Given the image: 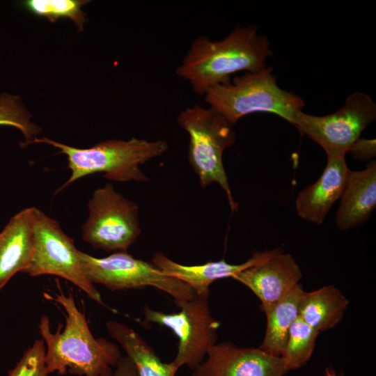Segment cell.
Returning <instances> with one entry per match:
<instances>
[{
	"label": "cell",
	"mask_w": 376,
	"mask_h": 376,
	"mask_svg": "<svg viewBox=\"0 0 376 376\" xmlns=\"http://www.w3.org/2000/svg\"><path fill=\"white\" fill-rule=\"evenodd\" d=\"M31 118L19 96L6 93L0 95V125L18 129L26 139L24 146L31 143L41 130Z\"/></svg>",
	"instance_id": "obj_22"
},
{
	"label": "cell",
	"mask_w": 376,
	"mask_h": 376,
	"mask_svg": "<svg viewBox=\"0 0 376 376\" xmlns=\"http://www.w3.org/2000/svg\"><path fill=\"white\" fill-rule=\"evenodd\" d=\"M319 332L299 317L291 326L281 353L285 369L289 371L305 366L310 360Z\"/></svg>",
	"instance_id": "obj_20"
},
{
	"label": "cell",
	"mask_w": 376,
	"mask_h": 376,
	"mask_svg": "<svg viewBox=\"0 0 376 376\" xmlns=\"http://www.w3.org/2000/svg\"><path fill=\"white\" fill-rule=\"evenodd\" d=\"M114 368V370L113 368L107 370L100 376H138L134 363L127 355L121 356Z\"/></svg>",
	"instance_id": "obj_25"
},
{
	"label": "cell",
	"mask_w": 376,
	"mask_h": 376,
	"mask_svg": "<svg viewBox=\"0 0 376 376\" xmlns=\"http://www.w3.org/2000/svg\"><path fill=\"white\" fill-rule=\"evenodd\" d=\"M82 271L94 285H102L112 291L155 288L168 294L178 305L196 296L188 285L165 275L152 263L136 258L127 251L114 252L95 258L79 250Z\"/></svg>",
	"instance_id": "obj_6"
},
{
	"label": "cell",
	"mask_w": 376,
	"mask_h": 376,
	"mask_svg": "<svg viewBox=\"0 0 376 376\" xmlns=\"http://www.w3.org/2000/svg\"><path fill=\"white\" fill-rule=\"evenodd\" d=\"M54 297L44 293L65 311V325L61 332L59 324L56 332L50 329L47 316L39 323L40 334L46 349L45 364L48 373H70L78 376H100L115 367L121 357L120 347L105 338H95L90 331L85 315L77 306L71 292L65 295L59 288Z\"/></svg>",
	"instance_id": "obj_2"
},
{
	"label": "cell",
	"mask_w": 376,
	"mask_h": 376,
	"mask_svg": "<svg viewBox=\"0 0 376 376\" xmlns=\"http://www.w3.org/2000/svg\"><path fill=\"white\" fill-rule=\"evenodd\" d=\"M206 357L191 376H283L288 372L281 357L229 341L216 343Z\"/></svg>",
	"instance_id": "obj_11"
},
{
	"label": "cell",
	"mask_w": 376,
	"mask_h": 376,
	"mask_svg": "<svg viewBox=\"0 0 376 376\" xmlns=\"http://www.w3.org/2000/svg\"><path fill=\"white\" fill-rule=\"evenodd\" d=\"M177 123L189 134L187 159L201 187L217 183L225 192L231 210L237 212L238 204L232 195L223 164L225 149L236 141L234 125L214 108L198 104L182 110Z\"/></svg>",
	"instance_id": "obj_5"
},
{
	"label": "cell",
	"mask_w": 376,
	"mask_h": 376,
	"mask_svg": "<svg viewBox=\"0 0 376 376\" xmlns=\"http://www.w3.org/2000/svg\"><path fill=\"white\" fill-rule=\"evenodd\" d=\"M273 68L265 66L235 77L233 81L216 84L204 94L205 101L233 125L255 112L274 113L292 123L305 105L293 92L279 86Z\"/></svg>",
	"instance_id": "obj_4"
},
{
	"label": "cell",
	"mask_w": 376,
	"mask_h": 376,
	"mask_svg": "<svg viewBox=\"0 0 376 376\" xmlns=\"http://www.w3.org/2000/svg\"><path fill=\"white\" fill-rule=\"evenodd\" d=\"M349 171L345 156H327V165L319 179L297 196L298 215L306 221L321 224L333 204L340 198Z\"/></svg>",
	"instance_id": "obj_14"
},
{
	"label": "cell",
	"mask_w": 376,
	"mask_h": 376,
	"mask_svg": "<svg viewBox=\"0 0 376 376\" xmlns=\"http://www.w3.org/2000/svg\"><path fill=\"white\" fill-rule=\"evenodd\" d=\"M283 251L281 248L257 251L241 264H230L224 259L210 261L201 265H185L178 263L162 251H156L152 258V263L165 275L176 279L188 285L196 295H209L210 284L216 280L233 278L235 274L269 259Z\"/></svg>",
	"instance_id": "obj_13"
},
{
	"label": "cell",
	"mask_w": 376,
	"mask_h": 376,
	"mask_svg": "<svg viewBox=\"0 0 376 376\" xmlns=\"http://www.w3.org/2000/svg\"><path fill=\"white\" fill-rule=\"evenodd\" d=\"M348 305L349 301L341 291L329 285L304 292L299 306V317L320 333L336 327Z\"/></svg>",
	"instance_id": "obj_18"
},
{
	"label": "cell",
	"mask_w": 376,
	"mask_h": 376,
	"mask_svg": "<svg viewBox=\"0 0 376 376\" xmlns=\"http://www.w3.org/2000/svg\"><path fill=\"white\" fill-rule=\"evenodd\" d=\"M304 292L301 284L299 283L287 295L263 311L266 315L267 327L260 349L281 357L290 329L299 317V306Z\"/></svg>",
	"instance_id": "obj_19"
},
{
	"label": "cell",
	"mask_w": 376,
	"mask_h": 376,
	"mask_svg": "<svg viewBox=\"0 0 376 376\" xmlns=\"http://www.w3.org/2000/svg\"><path fill=\"white\" fill-rule=\"evenodd\" d=\"M33 207L15 214L0 233V290L16 273L24 272L34 248Z\"/></svg>",
	"instance_id": "obj_15"
},
{
	"label": "cell",
	"mask_w": 376,
	"mask_h": 376,
	"mask_svg": "<svg viewBox=\"0 0 376 376\" xmlns=\"http://www.w3.org/2000/svg\"><path fill=\"white\" fill-rule=\"evenodd\" d=\"M109 334L134 363L138 376H175L179 367L173 361L163 362L155 350L129 326L116 320L106 324Z\"/></svg>",
	"instance_id": "obj_17"
},
{
	"label": "cell",
	"mask_w": 376,
	"mask_h": 376,
	"mask_svg": "<svg viewBox=\"0 0 376 376\" xmlns=\"http://www.w3.org/2000/svg\"><path fill=\"white\" fill-rule=\"evenodd\" d=\"M272 54L268 38L258 33L256 25L237 26L221 40L196 38L175 72L195 93L204 95L211 86L230 81L235 72L265 68Z\"/></svg>",
	"instance_id": "obj_1"
},
{
	"label": "cell",
	"mask_w": 376,
	"mask_h": 376,
	"mask_svg": "<svg viewBox=\"0 0 376 376\" xmlns=\"http://www.w3.org/2000/svg\"><path fill=\"white\" fill-rule=\"evenodd\" d=\"M375 118L376 104L373 99L365 93L356 91L335 113L320 116L301 111L291 124L320 145L327 156H345Z\"/></svg>",
	"instance_id": "obj_10"
},
{
	"label": "cell",
	"mask_w": 376,
	"mask_h": 376,
	"mask_svg": "<svg viewBox=\"0 0 376 376\" xmlns=\"http://www.w3.org/2000/svg\"><path fill=\"white\" fill-rule=\"evenodd\" d=\"M88 2L85 0H27L22 4L33 14L46 17L52 22L60 17H68L81 31L86 16L81 7Z\"/></svg>",
	"instance_id": "obj_21"
},
{
	"label": "cell",
	"mask_w": 376,
	"mask_h": 376,
	"mask_svg": "<svg viewBox=\"0 0 376 376\" xmlns=\"http://www.w3.org/2000/svg\"><path fill=\"white\" fill-rule=\"evenodd\" d=\"M209 295H196L192 299L177 306V313H167L145 305L143 324L155 323L170 329L178 338L177 354L173 361L180 368L187 366L194 370L209 350L217 343L220 322L211 314Z\"/></svg>",
	"instance_id": "obj_8"
},
{
	"label": "cell",
	"mask_w": 376,
	"mask_h": 376,
	"mask_svg": "<svg viewBox=\"0 0 376 376\" xmlns=\"http://www.w3.org/2000/svg\"><path fill=\"white\" fill-rule=\"evenodd\" d=\"M325 375L326 376H336L334 371H331L329 368L326 369Z\"/></svg>",
	"instance_id": "obj_26"
},
{
	"label": "cell",
	"mask_w": 376,
	"mask_h": 376,
	"mask_svg": "<svg viewBox=\"0 0 376 376\" xmlns=\"http://www.w3.org/2000/svg\"><path fill=\"white\" fill-rule=\"evenodd\" d=\"M375 139H358L351 146L349 152L360 160L373 158L376 153Z\"/></svg>",
	"instance_id": "obj_24"
},
{
	"label": "cell",
	"mask_w": 376,
	"mask_h": 376,
	"mask_svg": "<svg viewBox=\"0 0 376 376\" xmlns=\"http://www.w3.org/2000/svg\"><path fill=\"white\" fill-rule=\"evenodd\" d=\"M46 347L42 339H37L23 354L8 376H48L45 364Z\"/></svg>",
	"instance_id": "obj_23"
},
{
	"label": "cell",
	"mask_w": 376,
	"mask_h": 376,
	"mask_svg": "<svg viewBox=\"0 0 376 376\" xmlns=\"http://www.w3.org/2000/svg\"><path fill=\"white\" fill-rule=\"evenodd\" d=\"M302 278L295 259L283 251L235 274L232 279L249 288L260 299L264 311L287 295Z\"/></svg>",
	"instance_id": "obj_12"
},
{
	"label": "cell",
	"mask_w": 376,
	"mask_h": 376,
	"mask_svg": "<svg viewBox=\"0 0 376 376\" xmlns=\"http://www.w3.org/2000/svg\"><path fill=\"white\" fill-rule=\"evenodd\" d=\"M34 248L24 273L31 276L55 275L83 290L91 299L106 306L100 293L84 276L74 240L65 233L55 219L34 207Z\"/></svg>",
	"instance_id": "obj_9"
},
{
	"label": "cell",
	"mask_w": 376,
	"mask_h": 376,
	"mask_svg": "<svg viewBox=\"0 0 376 376\" xmlns=\"http://www.w3.org/2000/svg\"><path fill=\"white\" fill-rule=\"evenodd\" d=\"M88 208L81 236L93 249L127 251L141 235L138 205L116 191L111 182L93 191Z\"/></svg>",
	"instance_id": "obj_7"
},
{
	"label": "cell",
	"mask_w": 376,
	"mask_h": 376,
	"mask_svg": "<svg viewBox=\"0 0 376 376\" xmlns=\"http://www.w3.org/2000/svg\"><path fill=\"white\" fill-rule=\"evenodd\" d=\"M32 143L49 144L67 156L71 175L56 192L95 173H102L104 178L119 182H148L149 178L140 166L162 155L169 148L164 140L148 141L134 137L127 141L109 139L88 148L72 147L47 137H36Z\"/></svg>",
	"instance_id": "obj_3"
},
{
	"label": "cell",
	"mask_w": 376,
	"mask_h": 376,
	"mask_svg": "<svg viewBox=\"0 0 376 376\" xmlns=\"http://www.w3.org/2000/svg\"><path fill=\"white\" fill-rule=\"evenodd\" d=\"M376 207V162L362 171H349L340 197L335 223L340 230L357 227L366 221Z\"/></svg>",
	"instance_id": "obj_16"
}]
</instances>
